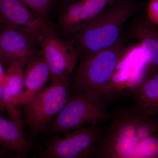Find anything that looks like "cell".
Here are the masks:
<instances>
[{
  "instance_id": "obj_1",
  "label": "cell",
  "mask_w": 158,
  "mask_h": 158,
  "mask_svg": "<svg viewBox=\"0 0 158 158\" xmlns=\"http://www.w3.org/2000/svg\"><path fill=\"white\" fill-rule=\"evenodd\" d=\"M95 158H158V115L144 118L134 106L110 113Z\"/></svg>"
},
{
  "instance_id": "obj_2",
  "label": "cell",
  "mask_w": 158,
  "mask_h": 158,
  "mask_svg": "<svg viewBox=\"0 0 158 158\" xmlns=\"http://www.w3.org/2000/svg\"><path fill=\"white\" fill-rule=\"evenodd\" d=\"M134 0H118L73 34L77 56L85 59L94 53L107 48L121 38L126 23L140 8Z\"/></svg>"
},
{
  "instance_id": "obj_3",
  "label": "cell",
  "mask_w": 158,
  "mask_h": 158,
  "mask_svg": "<svg viewBox=\"0 0 158 158\" xmlns=\"http://www.w3.org/2000/svg\"><path fill=\"white\" fill-rule=\"evenodd\" d=\"M126 51L122 37L113 45L85 58L77 69L71 91L84 92L105 99L116 67Z\"/></svg>"
},
{
  "instance_id": "obj_4",
  "label": "cell",
  "mask_w": 158,
  "mask_h": 158,
  "mask_svg": "<svg viewBox=\"0 0 158 158\" xmlns=\"http://www.w3.org/2000/svg\"><path fill=\"white\" fill-rule=\"evenodd\" d=\"M106 100L82 92H71L61 112L43 133L52 136L87 126L107 123L110 118Z\"/></svg>"
},
{
  "instance_id": "obj_5",
  "label": "cell",
  "mask_w": 158,
  "mask_h": 158,
  "mask_svg": "<svg viewBox=\"0 0 158 158\" xmlns=\"http://www.w3.org/2000/svg\"><path fill=\"white\" fill-rule=\"evenodd\" d=\"M71 75L52 82L23 104L25 124L32 138L43 133L68 101L71 91Z\"/></svg>"
},
{
  "instance_id": "obj_6",
  "label": "cell",
  "mask_w": 158,
  "mask_h": 158,
  "mask_svg": "<svg viewBox=\"0 0 158 158\" xmlns=\"http://www.w3.org/2000/svg\"><path fill=\"white\" fill-rule=\"evenodd\" d=\"M106 123L73 130L64 136H52L44 141L40 158H95L97 144L104 132Z\"/></svg>"
},
{
  "instance_id": "obj_7",
  "label": "cell",
  "mask_w": 158,
  "mask_h": 158,
  "mask_svg": "<svg viewBox=\"0 0 158 158\" xmlns=\"http://www.w3.org/2000/svg\"><path fill=\"white\" fill-rule=\"evenodd\" d=\"M38 45L49 68L52 82L71 75L78 57L72 40L60 38L50 25L40 37Z\"/></svg>"
},
{
  "instance_id": "obj_8",
  "label": "cell",
  "mask_w": 158,
  "mask_h": 158,
  "mask_svg": "<svg viewBox=\"0 0 158 158\" xmlns=\"http://www.w3.org/2000/svg\"><path fill=\"white\" fill-rule=\"evenodd\" d=\"M50 25L20 0H0V26L3 31L17 30L36 45Z\"/></svg>"
},
{
  "instance_id": "obj_9",
  "label": "cell",
  "mask_w": 158,
  "mask_h": 158,
  "mask_svg": "<svg viewBox=\"0 0 158 158\" xmlns=\"http://www.w3.org/2000/svg\"><path fill=\"white\" fill-rule=\"evenodd\" d=\"M129 36L138 39L147 62V76L158 73V27L146 16L138 19L131 27Z\"/></svg>"
},
{
  "instance_id": "obj_10",
  "label": "cell",
  "mask_w": 158,
  "mask_h": 158,
  "mask_svg": "<svg viewBox=\"0 0 158 158\" xmlns=\"http://www.w3.org/2000/svg\"><path fill=\"white\" fill-rule=\"evenodd\" d=\"M35 44L17 30L7 29L0 32V62L9 65L15 60L27 62L37 53Z\"/></svg>"
},
{
  "instance_id": "obj_11",
  "label": "cell",
  "mask_w": 158,
  "mask_h": 158,
  "mask_svg": "<svg viewBox=\"0 0 158 158\" xmlns=\"http://www.w3.org/2000/svg\"><path fill=\"white\" fill-rule=\"evenodd\" d=\"M49 77V68L40 53L31 57L26 63L20 105L33 98L41 90Z\"/></svg>"
},
{
  "instance_id": "obj_12",
  "label": "cell",
  "mask_w": 158,
  "mask_h": 158,
  "mask_svg": "<svg viewBox=\"0 0 158 158\" xmlns=\"http://www.w3.org/2000/svg\"><path fill=\"white\" fill-rule=\"evenodd\" d=\"M0 147L23 156H30L37 149L34 142L26 138L23 128L1 115Z\"/></svg>"
},
{
  "instance_id": "obj_13",
  "label": "cell",
  "mask_w": 158,
  "mask_h": 158,
  "mask_svg": "<svg viewBox=\"0 0 158 158\" xmlns=\"http://www.w3.org/2000/svg\"><path fill=\"white\" fill-rule=\"evenodd\" d=\"M134 106L144 118L158 115V73L147 76L136 89Z\"/></svg>"
},
{
  "instance_id": "obj_14",
  "label": "cell",
  "mask_w": 158,
  "mask_h": 158,
  "mask_svg": "<svg viewBox=\"0 0 158 158\" xmlns=\"http://www.w3.org/2000/svg\"><path fill=\"white\" fill-rule=\"evenodd\" d=\"M27 62L21 60L12 61L7 67L3 85L11 94L18 106L23 92L25 66Z\"/></svg>"
},
{
  "instance_id": "obj_15",
  "label": "cell",
  "mask_w": 158,
  "mask_h": 158,
  "mask_svg": "<svg viewBox=\"0 0 158 158\" xmlns=\"http://www.w3.org/2000/svg\"><path fill=\"white\" fill-rule=\"evenodd\" d=\"M83 0H75L69 3L59 16V25L66 35H72L82 28Z\"/></svg>"
},
{
  "instance_id": "obj_16",
  "label": "cell",
  "mask_w": 158,
  "mask_h": 158,
  "mask_svg": "<svg viewBox=\"0 0 158 158\" xmlns=\"http://www.w3.org/2000/svg\"><path fill=\"white\" fill-rule=\"evenodd\" d=\"M117 1L118 0H83L82 28L104 9Z\"/></svg>"
},
{
  "instance_id": "obj_17",
  "label": "cell",
  "mask_w": 158,
  "mask_h": 158,
  "mask_svg": "<svg viewBox=\"0 0 158 158\" xmlns=\"http://www.w3.org/2000/svg\"><path fill=\"white\" fill-rule=\"evenodd\" d=\"M3 88V102L4 107L6 111L9 114L10 119L19 125L21 127L23 128L25 121L21 111L18 108L19 106L9 90L4 86Z\"/></svg>"
},
{
  "instance_id": "obj_18",
  "label": "cell",
  "mask_w": 158,
  "mask_h": 158,
  "mask_svg": "<svg viewBox=\"0 0 158 158\" xmlns=\"http://www.w3.org/2000/svg\"><path fill=\"white\" fill-rule=\"evenodd\" d=\"M40 17L48 22L52 0H20Z\"/></svg>"
},
{
  "instance_id": "obj_19",
  "label": "cell",
  "mask_w": 158,
  "mask_h": 158,
  "mask_svg": "<svg viewBox=\"0 0 158 158\" xmlns=\"http://www.w3.org/2000/svg\"><path fill=\"white\" fill-rule=\"evenodd\" d=\"M146 11L147 19L158 27V0H150L146 6Z\"/></svg>"
},
{
  "instance_id": "obj_20",
  "label": "cell",
  "mask_w": 158,
  "mask_h": 158,
  "mask_svg": "<svg viewBox=\"0 0 158 158\" xmlns=\"http://www.w3.org/2000/svg\"><path fill=\"white\" fill-rule=\"evenodd\" d=\"M3 93H4V88L2 84L0 83V113H2L6 111L4 107L3 102Z\"/></svg>"
},
{
  "instance_id": "obj_21",
  "label": "cell",
  "mask_w": 158,
  "mask_h": 158,
  "mask_svg": "<svg viewBox=\"0 0 158 158\" xmlns=\"http://www.w3.org/2000/svg\"><path fill=\"white\" fill-rule=\"evenodd\" d=\"M14 153L9 151L8 150L5 149L2 147H0V158L8 157L12 155Z\"/></svg>"
},
{
  "instance_id": "obj_22",
  "label": "cell",
  "mask_w": 158,
  "mask_h": 158,
  "mask_svg": "<svg viewBox=\"0 0 158 158\" xmlns=\"http://www.w3.org/2000/svg\"><path fill=\"white\" fill-rule=\"evenodd\" d=\"M10 158H40L36 156H23L18 154L13 153L9 157Z\"/></svg>"
},
{
  "instance_id": "obj_23",
  "label": "cell",
  "mask_w": 158,
  "mask_h": 158,
  "mask_svg": "<svg viewBox=\"0 0 158 158\" xmlns=\"http://www.w3.org/2000/svg\"><path fill=\"white\" fill-rule=\"evenodd\" d=\"M5 73L3 72L2 67V64L0 62V83L3 84L5 80Z\"/></svg>"
},
{
  "instance_id": "obj_24",
  "label": "cell",
  "mask_w": 158,
  "mask_h": 158,
  "mask_svg": "<svg viewBox=\"0 0 158 158\" xmlns=\"http://www.w3.org/2000/svg\"><path fill=\"white\" fill-rule=\"evenodd\" d=\"M10 157V156H9ZM6 157V158H10V157Z\"/></svg>"
},
{
  "instance_id": "obj_25",
  "label": "cell",
  "mask_w": 158,
  "mask_h": 158,
  "mask_svg": "<svg viewBox=\"0 0 158 158\" xmlns=\"http://www.w3.org/2000/svg\"></svg>"
}]
</instances>
